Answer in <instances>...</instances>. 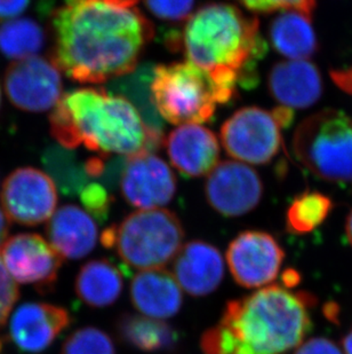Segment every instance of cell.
Returning a JSON list of instances; mask_svg holds the SVG:
<instances>
[{
	"mask_svg": "<svg viewBox=\"0 0 352 354\" xmlns=\"http://www.w3.org/2000/svg\"><path fill=\"white\" fill-rule=\"evenodd\" d=\"M153 15L160 20L179 22L189 19L195 0H144Z\"/></svg>",
	"mask_w": 352,
	"mask_h": 354,
	"instance_id": "cell-31",
	"label": "cell"
},
{
	"mask_svg": "<svg viewBox=\"0 0 352 354\" xmlns=\"http://www.w3.org/2000/svg\"><path fill=\"white\" fill-rule=\"evenodd\" d=\"M268 87L271 97L282 107L306 109L322 97V75L310 61H284L271 68Z\"/></svg>",
	"mask_w": 352,
	"mask_h": 354,
	"instance_id": "cell-18",
	"label": "cell"
},
{
	"mask_svg": "<svg viewBox=\"0 0 352 354\" xmlns=\"http://www.w3.org/2000/svg\"><path fill=\"white\" fill-rule=\"evenodd\" d=\"M247 10L255 13H271L275 10H295L313 17L316 0H238Z\"/></svg>",
	"mask_w": 352,
	"mask_h": 354,
	"instance_id": "cell-32",
	"label": "cell"
},
{
	"mask_svg": "<svg viewBox=\"0 0 352 354\" xmlns=\"http://www.w3.org/2000/svg\"><path fill=\"white\" fill-rule=\"evenodd\" d=\"M329 75L340 90L352 95V66L343 69H333Z\"/></svg>",
	"mask_w": 352,
	"mask_h": 354,
	"instance_id": "cell-36",
	"label": "cell"
},
{
	"mask_svg": "<svg viewBox=\"0 0 352 354\" xmlns=\"http://www.w3.org/2000/svg\"><path fill=\"white\" fill-rule=\"evenodd\" d=\"M294 120L289 108L266 111L245 107L236 111L221 127V141L231 158L254 165H264L276 158L282 148V130Z\"/></svg>",
	"mask_w": 352,
	"mask_h": 354,
	"instance_id": "cell-8",
	"label": "cell"
},
{
	"mask_svg": "<svg viewBox=\"0 0 352 354\" xmlns=\"http://www.w3.org/2000/svg\"><path fill=\"white\" fill-rule=\"evenodd\" d=\"M101 243L106 249H115L116 244V225L106 227L101 234Z\"/></svg>",
	"mask_w": 352,
	"mask_h": 354,
	"instance_id": "cell-37",
	"label": "cell"
},
{
	"mask_svg": "<svg viewBox=\"0 0 352 354\" xmlns=\"http://www.w3.org/2000/svg\"><path fill=\"white\" fill-rule=\"evenodd\" d=\"M123 288L121 272L108 259L87 261L80 268L75 282V290L80 301L95 308L115 304Z\"/></svg>",
	"mask_w": 352,
	"mask_h": 354,
	"instance_id": "cell-24",
	"label": "cell"
},
{
	"mask_svg": "<svg viewBox=\"0 0 352 354\" xmlns=\"http://www.w3.org/2000/svg\"><path fill=\"white\" fill-rule=\"evenodd\" d=\"M31 0H0V21L17 19L27 10Z\"/></svg>",
	"mask_w": 352,
	"mask_h": 354,
	"instance_id": "cell-35",
	"label": "cell"
},
{
	"mask_svg": "<svg viewBox=\"0 0 352 354\" xmlns=\"http://www.w3.org/2000/svg\"><path fill=\"white\" fill-rule=\"evenodd\" d=\"M45 45V32L36 21L14 19L0 26V52L13 60L35 57Z\"/></svg>",
	"mask_w": 352,
	"mask_h": 354,
	"instance_id": "cell-27",
	"label": "cell"
},
{
	"mask_svg": "<svg viewBox=\"0 0 352 354\" xmlns=\"http://www.w3.org/2000/svg\"><path fill=\"white\" fill-rule=\"evenodd\" d=\"M127 203L141 210L165 207L176 193V179L168 164L153 153L127 158L120 179Z\"/></svg>",
	"mask_w": 352,
	"mask_h": 354,
	"instance_id": "cell-14",
	"label": "cell"
},
{
	"mask_svg": "<svg viewBox=\"0 0 352 354\" xmlns=\"http://www.w3.org/2000/svg\"><path fill=\"white\" fill-rule=\"evenodd\" d=\"M116 331L124 344L146 353L174 351L181 341L179 331L172 324L146 315H120Z\"/></svg>",
	"mask_w": 352,
	"mask_h": 354,
	"instance_id": "cell-22",
	"label": "cell"
},
{
	"mask_svg": "<svg viewBox=\"0 0 352 354\" xmlns=\"http://www.w3.org/2000/svg\"><path fill=\"white\" fill-rule=\"evenodd\" d=\"M177 44L190 62L233 91L257 85V64L268 52L259 20L224 3H207L190 15Z\"/></svg>",
	"mask_w": 352,
	"mask_h": 354,
	"instance_id": "cell-2",
	"label": "cell"
},
{
	"mask_svg": "<svg viewBox=\"0 0 352 354\" xmlns=\"http://www.w3.org/2000/svg\"><path fill=\"white\" fill-rule=\"evenodd\" d=\"M332 198L316 191L295 196L286 211V230L291 234L304 235L318 228L332 212Z\"/></svg>",
	"mask_w": 352,
	"mask_h": 354,
	"instance_id": "cell-26",
	"label": "cell"
},
{
	"mask_svg": "<svg viewBox=\"0 0 352 354\" xmlns=\"http://www.w3.org/2000/svg\"><path fill=\"white\" fill-rule=\"evenodd\" d=\"M293 148L297 160L313 176L351 188L352 118L344 111L325 109L300 124Z\"/></svg>",
	"mask_w": 352,
	"mask_h": 354,
	"instance_id": "cell-6",
	"label": "cell"
},
{
	"mask_svg": "<svg viewBox=\"0 0 352 354\" xmlns=\"http://www.w3.org/2000/svg\"><path fill=\"white\" fill-rule=\"evenodd\" d=\"M132 304L146 317L166 320L182 308L181 287L170 272L156 268L135 275L130 288Z\"/></svg>",
	"mask_w": 352,
	"mask_h": 354,
	"instance_id": "cell-20",
	"label": "cell"
},
{
	"mask_svg": "<svg viewBox=\"0 0 352 354\" xmlns=\"http://www.w3.org/2000/svg\"><path fill=\"white\" fill-rule=\"evenodd\" d=\"M50 125L62 147L85 146L104 158H132L162 146L133 104L106 90L78 88L62 94L50 113Z\"/></svg>",
	"mask_w": 352,
	"mask_h": 354,
	"instance_id": "cell-3",
	"label": "cell"
},
{
	"mask_svg": "<svg viewBox=\"0 0 352 354\" xmlns=\"http://www.w3.org/2000/svg\"><path fill=\"white\" fill-rule=\"evenodd\" d=\"M20 292L17 282L10 277L0 257V329L3 327Z\"/></svg>",
	"mask_w": 352,
	"mask_h": 354,
	"instance_id": "cell-33",
	"label": "cell"
},
{
	"mask_svg": "<svg viewBox=\"0 0 352 354\" xmlns=\"http://www.w3.org/2000/svg\"><path fill=\"white\" fill-rule=\"evenodd\" d=\"M342 346L344 353L352 354V330L349 331L343 338Z\"/></svg>",
	"mask_w": 352,
	"mask_h": 354,
	"instance_id": "cell-41",
	"label": "cell"
},
{
	"mask_svg": "<svg viewBox=\"0 0 352 354\" xmlns=\"http://www.w3.org/2000/svg\"><path fill=\"white\" fill-rule=\"evenodd\" d=\"M166 148L170 163L183 177L206 176L219 162L217 138L199 124H186L172 131L167 138Z\"/></svg>",
	"mask_w": 352,
	"mask_h": 354,
	"instance_id": "cell-17",
	"label": "cell"
},
{
	"mask_svg": "<svg viewBox=\"0 0 352 354\" xmlns=\"http://www.w3.org/2000/svg\"><path fill=\"white\" fill-rule=\"evenodd\" d=\"M285 251L273 235L262 231H245L230 242L226 263L233 280L240 287L253 289L276 280Z\"/></svg>",
	"mask_w": 352,
	"mask_h": 354,
	"instance_id": "cell-11",
	"label": "cell"
},
{
	"mask_svg": "<svg viewBox=\"0 0 352 354\" xmlns=\"http://www.w3.org/2000/svg\"><path fill=\"white\" fill-rule=\"evenodd\" d=\"M41 160L48 176L64 195L80 194L85 186L90 184L85 163H81L71 149L61 145L50 146L43 151Z\"/></svg>",
	"mask_w": 352,
	"mask_h": 354,
	"instance_id": "cell-25",
	"label": "cell"
},
{
	"mask_svg": "<svg viewBox=\"0 0 352 354\" xmlns=\"http://www.w3.org/2000/svg\"><path fill=\"white\" fill-rule=\"evenodd\" d=\"M151 92L162 118L174 125L207 123L217 104L231 101L208 71L190 61L156 66Z\"/></svg>",
	"mask_w": 352,
	"mask_h": 354,
	"instance_id": "cell-5",
	"label": "cell"
},
{
	"mask_svg": "<svg viewBox=\"0 0 352 354\" xmlns=\"http://www.w3.org/2000/svg\"><path fill=\"white\" fill-rule=\"evenodd\" d=\"M3 86L15 107L31 113L50 111L62 97L60 69L38 55L14 61L7 68Z\"/></svg>",
	"mask_w": 352,
	"mask_h": 354,
	"instance_id": "cell-10",
	"label": "cell"
},
{
	"mask_svg": "<svg viewBox=\"0 0 352 354\" xmlns=\"http://www.w3.org/2000/svg\"><path fill=\"white\" fill-rule=\"evenodd\" d=\"M294 354H343L334 342L325 337L313 338L300 345Z\"/></svg>",
	"mask_w": 352,
	"mask_h": 354,
	"instance_id": "cell-34",
	"label": "cell"
},
{
	"mask_svg": "<svg viewBox=\"0 0 352 354\" xmlns=\"http://www.w3.org/2000/svg\"><path fill=\"white\" fill-rule=\"evenodd\" d=\"M313 295L280 286L263 288L226 303L219 324L238 342L233 354H282L302 344L313 328Z\"/></svg>",
	"mask_w": 352,
	"mask_h": 354,
	"instance_id": "cell-4",
	"label": "cell"
},
{
	"mask_svg": "<svg viewBox=\"0 0 352 354\" xmlns=\"http://www.w3.org/2000/svg\"><path fill=\"white\" fill-rule=\"evenodd\" d=\"M346 239L349 241V243L351 244L352 247V210L350 211V214H348L346 221Z\"/></svg>",
	"mask_w": 352,
	"mask_h": 354,
	"instance_id": "cell-42",
	"label": "cell"
},
{
	"mask_svg": "<svg viewBox=\"0 0 352 354\" xmlns=\"http://www.w3.org/2000/svg\"><path fill=\"white\" fill-rule=\"evenodd\" d=\"M139 0H63L53 14V62L79 83L130 74L153 37Z\"/></svg>",
	"mask_w": 352,
	"mask_h": 354,
	"instance_id": "cell-1",
	"label": "cell"
},
{
	"mask_svg": "<svg viewBox=\"0 0 352 354\" xmlns=\"http://www.w3.org/2000/svg\"><path fill=\"white\" fill-rule=\"evenodd\" d=\"M324 313H325L326 317H327L329 321L338 322V320H339L340 308L339 306L334 304V303L326 304L325 308H324Z\"/></svg>",
	"mask_w": 352,
	"mask_h": 354,
	"instance_id": "cell-40",
	"label": "cell"
},
{
	"mask_svg": "<svg viewBox=\"0 0 352 354\" xmlns=\"http://www.w3.org/2000/svg\"><path fill=\"white\" fill-rule=\"evenodd\" d=\"M8 232H10V219L5 214V211L0 209V251L3 249V244L6 243Z\"/></svg>",
	"mask_w": 352,
	"mask_h": 354,
	"instance_id": "cell-39",
	"label": "cell"
},
{
	"mask_svg": "<svg viewBox=\"0 0 352 354\" xmlns=\"http://www.w3.org/2000/svg\"><path fill=\"white\" fill-rule=\"evenodd\" d=\"M60 354H117L113 338L99 328L73 331L64 341Z\"/></svg>",
	"mask_w": 352,
	"mask_h": 354,
	"instance_id": "cell-28",
	"label": "cell"
},
{
	"mask_svg": "<svg viewBox=\"0 0 352 354\" xmlns=\"http://www.w3.org/2000/svg\"><path fill=\"white\" fill-rule=\"evenodd\" d=\"M282 280L286 288H294L301 282V274L294 268H289L284 272Z\"/></svg>",
	"mask_w": 352,
	"mask_h": 354,
	"instance_id": "cell-38",
	"label": "cell"
},
{
	"mask_svg": "<svg viewBox=\"0 0 352 354\" xmlns=\"http://www.w3.org/2000/svg\"><path fill=\"white\" fill-rule=\"evenodd\" d=\"M184 231L179 217L166 209L137 210L116 225L120 259L137 270H156L173 261L182 248Z\"/></svg>",
	"mask_w": 352,
	"mask_h": 354,
	"instance_id": "cell-7",
	"label": "cell"
},
{
	"mask_svg": "<svg viewBox=\"0 0 352 354\" xmlns=\"http://www.w3.org/2000/svg\"><path fill=\"white\" fill-rule=\"evenodd\" d=\"M80 201L87 214L93 216L100 223H104L109 216L113 196L100 183H90L80 192Z\"/></svg>",
	"mask_w": 352,
	"mask_h": 354,
	"instance_id": "cell-29",
	"label": "cell"
},
{
	"mask_svg": "<svg viewBox=\"0 0 352 354\" xmlns=\"http://www.w3.org/2000/svg\"><path fill=\"white\" fill-rule=\"evenodd\" d=\"M47 239L59 254L69 259L90 254L97 245V223L90 214L73 204L57 209L46 226Z\"/></svg>",
	"mask_w": 352,
	"mask_h": 354,
	"instance_id": "cell-19",
	"label": "cell"
},
{
	"mask_svg": "<svg viewBox=\"0 0 352 354\" xmlns=\"http://www.w3.org/2000/svg\"><path fill=\"white\" fill-rule=\"evenodd\" d=\"M155 67L151 64L137 66L130 74L111 80L109 92L130 101L141 115L151 137L163 145L164 120L157 111L151 92Z\"/></svg>",
	"mask_w": 352,
	"mask_h": 354,
	"instance_id": "cell-23",
	"label": "cell"
},
{
	"mask_svg": "<svg viewBox=\"0 0 352 354\" xmlns=\"http://www.w3.org/2000/svg\"><path fill=\"white\" fill-rule=\"evenodd\" d=\"M0 198L8 219L24 226H36L53 216L57 191L48 174L36 167H20L3 181Z\"/></svg>",
	"mask_w": 352,
	"mask_h": 354,
	"instance_id": "cell-9",
	"label": "cell"
},
{
	"mask_svg": "<svg viewBox=\"0 0 352 354\" xmlns=\"http://www.w3.org/2000/svg\"><path fill=\"white\" fill-rule=\"evenodd\" d=\"M71 322L72 317L64 308L47 303H26L10 319V339L24 353H40L50 348Z\"/></svg>",
	"mask_w": 352,
	"mask_h": 354,
	"instance_id": "cell-15",
	"label": "cell"
},
{
	"mask_svg": "<svg viewBox=\"0 0 352 354\" xmlns=\"http://www.w3.org/2000/svg\"><path fill=\"white\" fill-rule=\"evenodd\" d=\"M199 345L204 354H233L238 342L226 326L219 324L204 331Z\"/></svg>",
	"mask_w": 352,
	"mask_h": 354,
	"instance_id": "cell-30",
	"label": "cell"
},
{
	"mask_svg": "<svg viewBox=\"0 0 352 354\" xmlns=\"http://www.w3.org/2000/svg\"><path fill=\"white\" fill-rule=\"evenodd\" d=\"M263 183L255 170L236 160L217 164L205 184L211 207L224 217H240L254 210L262 200Z\"/></svg>",
	"mask_w": 352,
	"mask_h": 354,
	"instance_id": "cell-12",
	"label": "cell"
},
{
	"mask_svg": "<svg viewBox=\"0 0 352 354\" xmlns=\"http://www.w3.org/2000/svg\"><path fill=\"white\" fill-rule=\"evenodd\" d=\"M273 48L289 60H308L318 52L319 43L311 17L299 10H282L270 24Z\"/></svg>",
	"mask_w": 352,
	"mask_h": 354,
	"instance_id": "cell-21",
	"label": "cell"
},
{
	"mask_svg": "<svg viewBox=\"0 0 352 354\" xmlns=\"http://www.w3.org/2000/svg\"><path fill=\"white\" fill-rule=\"evenodd\" d=\"M7 272L15 282L50 291L62 268V256L45 239L32 233L14 235L0 251Z\"/></svg>",
	"mask_w": 352,
	"mask_h": 354,
	"instance_id": "cell-13",
	"label": "cell"
},
{
	"mask_svg": "<svg viewBox=\"0 0 352 354\" xmlns=\"http://www.w3.org/2000/svg\"><path fill=\"white\" fill-rule=\"evenodd\" d=\"M174 277L186 294L204 297L219 287L224 277L221 251L206 241L193 240L181 248L173 265Z\"/></svg>",
	"mask_w": 352,
	"mask_h": 354,
	"instance_id": "cell-16",
	"label": "cell"
}]
</instances>
